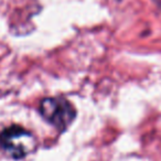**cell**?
Instances as JSON below:
<instances>
[{
  "instance_id": "6da1fadb",
  "label": "cell",
  "mask_w": 161,
  "mask_h": 161,
  "mask_svg": "<svg viewBox=\"0 0 161 161\" xmlns=\"http://www.w3.org/2000/svg\"><path fill=\"white\" fill-rule=\"evenodd\" d=\"M0 147L14 159H22L36 148V139L20 126H11L0 134Z\"/></svg>"
},
{
  "instance_id": "7a4b0ae2",
  "label": "cell",
  "mask_w": 161,
  "mask_h": 161,
  "mask_svg": "<svg viewBox=\"0 0 161 161\" xmlns=\"http://www.w3.org/2000/svg\"><path fill=\"white\" fill-rule=\"evenodd\" d=\"M41 115L58 129L64 130L76 116L74 106L62 97L45 98L40 105Z\"/></svg>"
},
{
  "instance_id": "3957f363",
  "label": "cell",
  "mask_w": 161,
  "mask_h": 161,
  "mask_svg": "<svg viewBox=\"0 0 161 161\" xmlns=\"http://www.w3.org/2000/svg\"><path fill=\"white\" fill-rule=\"evenodd\" d=\"M153 1L157 3V5H158V7L161 9V0H153Z\"/></svg>"
}]
</instances>
